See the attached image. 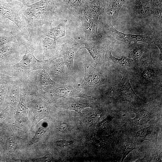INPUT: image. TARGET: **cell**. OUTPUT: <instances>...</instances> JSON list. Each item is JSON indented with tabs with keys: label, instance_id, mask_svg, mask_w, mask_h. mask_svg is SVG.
I'll list each match as a JSON object with an SVG mask.
<instances>
[{
	"label": "cell",
	"instance_id": "1",
	"mask_svg": "<svg viewBox=\"0 0 162 162\" xmlns=\"http://www.w3.org/2000/svg\"><path fill=\"white\" fill-rule=\"evenodd\" d=\"M22 44L25 46L26 52L20 61L15 64L4 70L0 71L19 80L27 77L31 71L45 68L56 56L46 60H39L34 55L35 44L32 42L22 40Z\"/></svg>",
	"mask_w": 162,
	"mask_h": 162
},
{
	"label": "cell",
	"instance_id": "2",
	"mask_svg": "<svg viewBox=\"0 0 162 162\" xmlns=\"http://www.w3.org/2000/svg\"><path fill=\"white\" fill-rule=\"evenodd\" d=\"M58 4L57 0H39L30 4H24V14L32 29L52 22Z\"/></svg>",
	"mask_w": 162,
	"mask_h": 162
},
{
	"label": "cell",
	"instance_id": "3",
	"mask_svg": "<svg viewBox=\"0 0 162 162\" xmlns=\"http://www.w3.org/2000/svg\"><path fill=\"white\" fill-rule=\"evenodd\" d=\"M24 4L16 0H0V15L11 21L18 27L22 39L32 42L33 29L23 13Z\"/></svg>",
	"mask_w": 162,
	"mask_h": 162
},
{
	"label": "cell",
	"instance_id": "4",
	"mask_svg": "<svg viewBox=\"0 0 162 162\" xmlns=\"http://www.w3.org/2000/svg\"><path fill=\"white\" fill-rule=\"evenodd\" d=\"M25 46L21 42H13L0 47V69L15 64L23 56Z\"/></svg>",
	"mask_w": 162,
	"mask_h": 162
},
{
	"label": "cell",
	"instance_id": "5",
	"mask_svg": "<svg viewBox=\"0 0 162 162\" xmlns=\"http://www.w3.org/2000/svg\"><path fill=\"white\" fill-rule=\"evenodd\" d=\"M28 89L27 93L34 94L43 90L46 87L55 84L46 68L31 71L27 76Z\"/></svg>",
	"mask_w": 162,
	"mask_h": 162
},
{
	"label": "cell",
	"instance_id": "6",
	"mask_svg": "<svg viewBox=\"0 0 162 162\" xmlns=\"http://www.w3.org/2000/svg\"><path fill=\"white\" fill-rule=\"evenodd\" d=\"M156 0H126L130 15L135 20L151 22L152 12Z\"/></svg>",
	"mask_w": 162,
	"mask_h": 162
},
{
	"label": "cell",
	"instance_id": "7",
	"mask_svg": "<svg viewBox=\"0 0 162 162\" xmlns=\"http://www.w3.org/2000/svg\"><path fill=\"white\" fill-rule=\"evenodd\" d=\"M113 88V91L116 95L122 100L134 104H140L144 101L133 90L126 70L124 71L122 79Z\"/></svg>",
	"mask_w": 162,
	"mask_h": 162
},
{
	"label": "cell",
	"instance_id": "8",
	"mask_svg": "<svg viewBox=\"0 0 162 162\" xmlns=\"http://www.w3.org/2000/svg\"><path fill=\"white\" fill-rule=\"evenodd\" d=\"M80 41L85 47L80 49H87L96 64L103 58L109 44L107 39L102 37L99 38H81Z\"/></svg>",
	"mask_w": 162,
	"mask_h": 162
},
{
	"label": "cell",
	"instance_id": "9",
	"mask_svg": "<svg viewBox=\"0 0 162 162\" xmlns=\"http://www.w3.org/2000/svg\"><path fill=\"white\" fill-rule=\"evenodd\" d=\"M84 77L80 86L81 89L85 90L94 89L107 83L103 75L91 64H84Z\"/></svg>",
	"mask_w": 162,
	"mask_h": 162
},
{
	"label": "cell",
	"instance_id": "10",
	"mask_svg": "<svg viewBox=\"0 0 162 162\" xmlns=\"http://www.w3.org/2000/svg\"><path fill=\"white\" fill-rule=\"evenodd\" d=\"M82 44L80 41L71 39L63 44L60 49L58 57L63 58L65 65L68 69L71 70L74 66V62L75 55Z\"/></svg>",
	"mask_w": 162,
	"mask_h": 162
},
{
	"label": "cell",
	"instance_id": "11",
	"mask_svg": "<svg viewBox=\"0 0 162 162\" xmlns=\"http://www.w3.org/2000/svg\"><path fill=\"white\" fill-rule=\"evenodd\" d=\"M43 91L47 95L54 98L85 96L80 91L74 88L71 84L62 85L56 83L54 85L46 87Z\"/></svg>",
	"mask_w": 162,
	"mask_h": 162
},
{
	"label": "cell",
	"instance_id": "12",
	"mask_svg": "<svg viewBox=\"0 0 162 162\" xmlns=\"http://www.w3.org/2000/svg\"><path fill=\"white\" fill-rule=\"evenodd\" d=\"M81 38H99L98 28L99 21H97L83 14L80 18Z\"/></svg>",
	"mask_w": 162,
	"mask_h": 162
},
{
	"label": "cell",
	"instance_id": "13",
	"mask_svg": "<svg viewBox=\"0 0 162 162\" xmlns=\"http://www.w3.org/2000/svg\"><path fill=\"white\" fill-rule=\"evenodd\" d=\"M101 26L103 34L110 40L122 41L128 45L131 44L128 40V34L117 30L112 25L110 20L106 18L101 22Z\"/></svg>",
	"mask_w": 162,
	"mask_h": 162
},
{
	"label": "cell",
	"instance_id": "14",
	"mask_svg": "<svg viewBox=\"0 0 162 162\" xmlns=\"http://www.w3.org/2000/svg\"><path fill=\"white\" fill-rule=\"evenodd\" d=\"M126 0H102L104 7V16L110 20L116 18Z\"/></svg>",
	"mask_w": 162,
	"mask_h": 162
},
{
	"label": "cell",
	"instance_id": "15",
	"mask_svg": "<svg viewBox=\"0 0 162 162\" xmlns=\"http://www.w3.org/2000/svg\"><path fill=\"white\" fill-rule=\"evenodd\" d=\"M65 66L63 58L61 57H58L54 59L46 68L51 78L57 80H60L65 74Z\"/></svg>",
	"mask_w": 162,
	"mask_h": 162
},
{
	"label": "cell",
	"instance_id": "16",
	"mask_svg": "<svg viewBox=\"0 0 162 162\" xmlns=\"http://www.w3.org/2000/svg\"><path fill=\"white\" fill-rule=\"evenodd\" d=\"M88 0H57L69 10L76 18L80 19L83 10L90 2Z\"/></svg>",
	"mask_w": 162,
	"mask_h": 162
},
{
	"label": "cell",
	"instance_id": "17",
	"mask_svg": "<svg viewBox=\"0 0 162 162\" xmlns=\"http://www.w3.org/2000/svg\"><path fill=\"white\" fill-rule=\"evenodd\" d=\"M83 14L98 21L100 16H104V7L102 0H92L90 1L83 11Z\"/></svg>",
	"mask_w": 162,
	"mask_h": 162
},
{
	"label": "cell",
	"instance_id": "18",
	"mask_svg": "<svg viewBox=\"0 0 162 162\" xmlns=\"http://www.w3.org/2000/svg\"><path fill=\"white\" fill-rule=\"evenodd\" d=\"M43 50V60H46L57 56L59 48L56 44V40L46 36L42 40Z\"/></svg>",
	"mask_w": 162,
	"mask_h": 162
},
{
	"label": "cell",
	"instance_id": "19",
	"mask_svg": "<svg viewBox=\"0 0 162 162\" xmlns=\"http://www.w3.org/2000/svg\"><path fill=\"white\" fill-rule=\"evenodd\" d=\"M19 80H16L8 84L7 94L9 104L13 106L18 103L20 95Z\"/></svg>",
	"mask_w": 162,
	"mask_h": 162
},
{
	"label": "cell",
	"instance_id": "20",
	"mask_svg": "<svg viewBox=\"0 0 162 162\" xmlns=\"http://www.w3.org/2000/svg\"><path fill=\"white\" fill-rule=\"evenodd\" d=\"M134 111L136 116L132 119V122L135 125H142L146 124L152 117L151 112L145 108H140L134 110Z\"/></svg>",
	"mask_w": 162,
	"mask_h": 162
},
{
	"label": "cell",
	"instance_id": "21",
	"mask_svg": "<svg viewBox=\"0 0 162 162\" xmlns=\"http://www.w3.org/2000/svg\"><path fill=\"white\" fill-rule=\"evenodd\" d=\"M67 20H64L56 26L48 29L45 34L46 36L56 40L65 35Z\"/></svg>",
	"mask_w": 162,
	"mask_h": 162
},
{
	"label": "cell",
	"instance_id": "22",
	"mask_svg": "<svg viewBox=\"0 0 162 162\" xmlns=\"http://www.w3.org/2000/svg\"><path fill=\"white\" fill-rule=\"evenodd\" d=\"M146 43L137 42L130 44L129 45L130 56L135 62L138 61L143 56L145 51Z\"/></svg>",
	"mask_w": 162,
	"mask_h": 162
},
{
	"label": "cell",
	"instance_id": "23",
	"mask_svg": "<svg viewBox=\"0 0 162 162\" xmlns=\"http://www.w3.org/2000/svg\"><path fill=\"white\" fill-rule=\"evenodd\" d=\"M20 35L11 31H6L0 33V47L13 42H22Z\"/></svg>",
	"mask_w": 162,
	"mask_h": 162
},
{
	"label": "cell",
	"instance_id": "24",
	"mask_svg": "<svg viewBox=\"0 0 162 162\" xmlns=\"http://www.w3.org/2000/svg\"><path fill=\"white\" fill-rule=\"evenodd\" d=\"M62 105L66 108L76 111L80 115L81 114L82 110L87 108L92 107L91 104L88 102L81 100H70L62 104Z\"/></svg>",
	"mask_w": 162,
	"mask_h": 162
},
{
	"label": "cell",
	"instance_id": "25",
	"mask_svg": "<svg viewBox=\"0 0 162 162\" xmlns=\"http://www.w3.org/2000/svg\"><path fill=\"white\" fill-rule=\"evenodd\" d=\"M105 58L109 59L110 60L120 66L124 67H130L131 63L130 60L128 58L122 57L121 58H116L112 54V50L110 48L107 49L104 55Z\"/></svg>",
	"mask_w": 162,
	"mask_h": 162
},
{
	"label": "cell",
	"instance_id": "26",
	"mask_svg": "<svg viewBox=\"0 0 162 162\" xmlns=\"http://www.w3.org/2000/svg\"><path fill=\"white\" fill-rule=\"evenodd\" d=\"M128 40L130 43L142 42L147 44H152L153 34L152 36L148 35H138L129 34Z\"/></svg>",
	"mask_w": 162,
	"mask_h": 162
},
{
	"label": "cell",
	"instance_id": "27",
	"mask_svg": "<svg viewBox=\"0 0 162 162\" xmlns=\"http://www.w3.org/2000/svg\"><path fill=\"white\" fill-rule=\"evenodd\" d=\"M140 76L144 80L148 82L151 81L156 76V70L152 67H145L142 70Z\"/></svg>",
	"mask_w": 162,
	"mask_h": 162
},
{
	"label": "cell",
	"instance_id": "28",
	"mask_svg": "<svg viewBox=\"0 0 162 162\" xmlns=\"http://www.w3.org/2000/svg\"><path fill=\"white\" fill-rule=\"evenodd\" d=\"M152 127L149 126L147 128H142L138 130L136 134V136L139 138L145 139L152 134Z\"/></svg>",
	"mask_w": 162,
	"mask_h": 162
},
{
	"label": "cell",
	"instance_id": "29",
	"mask_svg": "<svg viewBox=\"0 0 162 162\" xmlns=\"http://www.w3.org/2000/svg\"><path fill=\"white\" fill-rule=\"evenodd\" d=\"M17 80L0 71V86L10 84Z\"/></svg>",
	"mask_w": 162,
	"mask_h": 162
},
{
	"label": "cell",
	"instance_id": "30",
	"mask_svg": "<svg viewBox=\"0 0 162 162\" xmlns=\"http://www.w3.org/2000/svg\"><path fill=\"white\" fill-rule=\"evenodd\" d=\"M135 146L132 142L127 141L125 143L123 149L122 161L126 156L132 150L134 149Z\"/></svg>",
	"mask_w": 162,
	"mask_h": 162
},
{
	"label": "cell",
	"instance_id": "31",
	"mask_svg": "<svg viewBox=\"0 0 162 162\" xmlns=\"http://www.w3.org/2000/svg\"><path fill=\"white\" fill-rule=\"evenodd\" d=\"M45 132V129L43 127L39 128L35 133L32 138L30 144H32L38 142L40 141Z\"/></svg>",
	"mask_w": 162,
	"mask_h": 162
},
{
	"label": "cell",
	"instance_id": "32",
	"mask_svg": "<svg viewBox=\"0 0 162 162\" xmlns=\"http://www.w3.org/2000/svg\"><path fill=\"white\" fill-rule=\"evenodd\" d=\"M58 128L60 132L64 133H69L72 130L71 126L65 122L60 123L58 125Z\"/></svg>",
	"mask_w": 162,
	"mask_h": 162
},
{
	"label": "cell",
	"instance_id": "33",
	"mask_svg": "<svg viewBox=\"0 0 162 162\" xmlns=\"http://www.w3.org/2000/svg\"><path fill=\"white\" fill-rule=\"evenodd\" d=\"M76 142L75 140H59L56 142L57 145L60 147L63 148L74 144Z\"/></svg>",
	"mask_w": 162,
	"mask_h": 162
},
{
	"label": "cell",
	"instance_id": "34",
	"mask_svg": "<svg viewBox=\"0 0 162 162\" xmlns=\"http://www.w3.org/2000/svg\"><path fill=\"white\" fill-rule=\"evenodd\" d=\"M53 159L51 154L50 153H47L43 157L33 159L32 160L35 162H50L52 161Z\"/></svg>",
	"mask_w": 162,
	"mask_h": 162
},
{
	"label": "cell",
	"instance_id": "35",
	"mask_svg": "<svg viewBox=\"0 0 162 162\" xmlns=\"http://www.w3.org/2000/svg\"><path fill=\"white\" fill-rule=\"evenodd\" d=\"M19 1L24 4H30L34 3L39 0H16Z\"/></svg>",
	"mask_w": 162,
	"mask_h": 162
}]
</instances>
